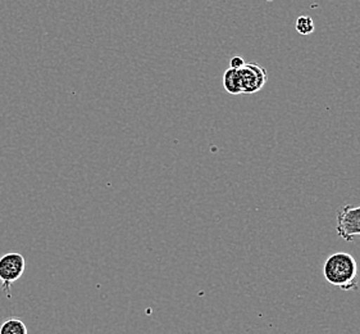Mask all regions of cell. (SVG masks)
I'll use <instances>...</instances> for the list:
<instances>
[{"mask_svg": "<svg viewBox=\"0 0 360 334\" xmlns=\"http://www.w3.org/2000/svg\"><path fill=\"white\" fill-rule=\"evenodd\" d=\"M336 230L345 242H354L360 237V206L346 204L338 212Z\"/></svg>", "mask_w": 360, "mask_h": 334, "instance_id": "obj_2", "label": "cell"}, {"mask_svg": "<svg viewBox=\"0 0 360 334\" xmlns=\"http://www.w3.org/2000/svg\"><path fill=\"white\" fill-rule=\"evenodd\" d=\"M224 87L230 94H243L240 76L236 68H229L224 75Z\"/></svg>", "mask_w": 360, "mask_h": 334, "instance_id": "obj_5", "label": "cell"}, {"mask_svg": "<svg viewBox=\"0 0 360 334\" xmlns=\"http://www.w3.org/2000/svg\"><path fill=\"white\" fill-rule=\"evenodd\" d=\"M26 260L18 252H9L0 257V283L4 291L9 292V287L17 282L25 273Z\"/></svg>", "mask_w": 360, "mask_h": 334, "instance_id": "obj_3", "label": "cell"}, {"mask_svg": "<svg viewBox=\"0 0 360 334\" xmlns=\"http://www.w3.org/2000/svg\"><path fill=\"white\" fill-rule=\"evenodd\" d=\"M243 94H252L259 92L266 85V71L257 63H245L241 68H238Z\"/></svg>", "mask_w": 360, "mask_h": 334, "instance_id": "obj_4", "label": "cell"}, {"mask_svg": "<svg viewBox=\"0 0 360 334\" xmlns=\"http://www.w3.org/2000/svg\"><path fill=\"white\" fill-rule=\"evenodd\" d=\"M0 334H27V327L22 320L12 318L0 326Z\"/></svg>", "mask_w": 360, "mask_h": 334, "instance_id": "obj_6", "label": "cell"}, {"mask_svg": "<svg viewBox=\"0 0 360 334\" xmlns=\"http://www.w3.org/2000/svg\"><path fill=\"white\" fill-rule=\"evenodd\" d=\"M296 31L300 34V35H310L313 31H314V22L310 18L309 16H300L297 20H296Z\"/></svg>", "mask_w": 360, "mask_h": 334, "instance_id": "obj_7", "label": "cell"}, {"mask_svg": "<svg viewBox=\"0 0 360 334\" xmlns=\"http://www.w3.org/2000/svg\"><path fill=\"white\" fill-rule=\"evenodd\" d=\"M231 68H241L243 66L245 65V61L243 59V57H240V56H236V57H233V58L231 59Z\"/></svg>", "mask_w": 360, "mask_h": 334, "instance_id": "obj_8", "label": "cell"}, {"mask_svg": "<svg viewBox=\"0 0 360 334\" xmlns=\"http://www.w3.org/2000/svg\"><path fill=\"white\" fill-rule=\"evenodd\" d=\"M324 279L335 287L345 292H356L358 283V262L353 254L336 252L331 254L323 266Z\"/></svg>", "mask_w": 360, "mask_h": 334, "instance_id": "obj_1", "label": "cell"}]
</instances>
